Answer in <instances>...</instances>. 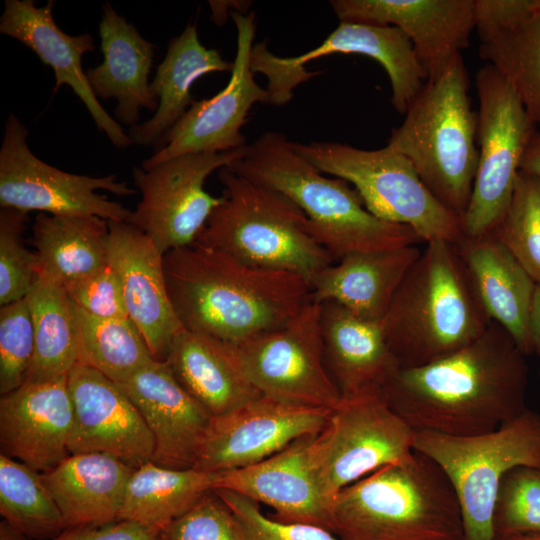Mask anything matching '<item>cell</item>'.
<instances>
[{
  "mask_svg": "<svg viewBox=\"0 0 540 540\" xmlns=\"http://www.w3.org/2000/svg\"><path fill=\"white\" fill-rule=\"evenodd\" d=\"M0 514L31 540H51L66 525L40 472L0 454Z\"/></svg>",
  "mask_w": 540,
  "mask_h": 540,
  "instance_id": "36",
  "label": "cell"
},
{
  "mask_svg": "<svg viewBox=\"0 0 540 540\" xmlns=\"http://www.w3.org/2000/svg\"><path fill=\"white\" fill-rule=\"evenodd\" d=\"M108 264L118 275L129 319L142 334L152 357L165 361L182 326L171 304L164 254L129 222L108 221Z\"/></svg>",
  "mask_w": 540,
  "mask_h": 540,
  "instance_id": "20",
  "label": "cell"
},
{
  "mask_svg": "<svg viewBox=\"0 0 540 540\" xmlns=\"http://www.w3.org/2000/svg\"><path fill=\"white\" fill-rule=\"evenodd\" d=\"M232 68L233 62L200 42L196 24H188L180 35L170 40L167 53L157 67L150 86L158 98V108L148 121L129 128L132 143L159 145L193 104L192 85L205 74L231 73Z\"/></svg>",
  "mask_w": 540,
  "mask_h": 540,
  "instance_id": "31",
  "label": "cell"
},
{
  "mask_svg": "<svg viewBox=\"0 0 540 540\" xmlns=\"http://www.w3.org/2000/svg\"><path fill=\"white\" fill-rule=\"evenodd\" d=\"M67 385L72 403L70 454L105 453L134 469L152 460L153 436L118 383L79 363Z\"/></svg>",
  "mask_w": 540,
  "mask_h": 540,
  "instance_id": "18",
  "label": "cell"
},
{
  "mask_svg": "<svg viewBox=\"0 0 540 540\" xmlns=\"http://www.w3.org/2000/svg\"><path fill=\"white\" fill-rule=\"evenodd\" d=\"M312 437L300 438L256 464L214 472L213 489L229 490L268 505L275 511L270 517L278 521L314 525L332 532L330 505L309 462Z\"/></svg>",
  "mask_w": 540,
  "mask_h": 540,
  "instance_id": "24",
  "label": "cell"
},
{
  "mask_svg": "<svg viewBox=\"0 0 540 540\" xmlns=\"http://www.w3.org/2000/svg\"><path fill=\"white\" fill-rule=\"evenodd\" d=\"M0 540H31L19 529L5 520L0 522Z\"/></svg>",
  "mask_w": 540,
  "mask_h": 540,
  "instance_id": "50",
  "label": "cell"
},
{
  "mask_svg": "<svg viewBox=\"0 0 540 540\" xmlns=\"http://www.w3.org/2000/svg\"><path fill=\"white\" fill-rule=\"evenodd\" d=\"M414 450L444 471L460 506L463 540H494L493 510L504 475L540 468V414L528 407L498 429L472 436L415 431Z\"/></svg>",
  "mask_w": 540,
  "mask_h": 540,
  "instance_id": "8",
  "label": "cell"
},
{
  "mask_svg": "<svg viewBox=\"0 0 540 540\" xmlns=\"http://www.w3.org/2000/svg\"><path fill=\"white\" fill-rule=\"evenodd\" d=\"M34 354V329L26 299L0 308V394L26 382Z\"/></svg>",
  "mask_w": 540,
  "mask_h": 540,
  "instance_id": "41",
  "label": "cell"
},
{
  "mask_svg": "<svg viewBox=\"0 0 540 540\" xmlns=\"http://www.w3.org/2000/svg\"><path fill=\"white\" fill-rule=\"evenodd\" d=\"M330 511L332 532L343 540H463L450 480L415 450L343 488Z\"/></svg>",
  "mask_w": 540,
  "mask_h": 540,
  "instance_id": "5",
  "label": "cell"
},
{
  "mask_svg": "<svg viewBox=\"0 0 540 540\" xmlns=\"http://www.w3.org/2000/svg\"><path fill=\"white\" fill-rule=\"evenodd\" d=\"M245 147L187 153L148 168L134 167L133 182L141 199L129 223L147 234L163 254L194 243L222 200L205 190L206 179L240 159Z\"/></svg>",
  "mask_w": 540,
  "mask_h": 540,
  "instance_id": "15",
  "label": "cell"
},
{
  "mask_svg": "<svg viewBox=\"0 0 540 540\" xmlns=\"http://www.w3.org/2000/svg\"><path fill=\"white\" fill-rule=\"evenodd\" d=\"M491 323L456 244L445 240L427 242L380 320L400 369L467 347Z\"/></svg>",
  "mask_w": 540,
  "mask_h": 540,
  "instance_id": "4",
  "label": "cell"
},
{
  "mask_svg": "<svg viewBox=\"0 0 540 540\" xmlns=\"http://www.w3.org/2000/svg\"><path fill=\"white\" fill-rule=\"evenodd\" d=\"M320 313L321 304L310 299L284 325L229 343L242 372L261 395L329 409L341 402L323 358Z\"/></svg>",
  "mask_w": 540,
  "mask_h": 540,
  "instance_id": "13",
  "label": "cell"
},
{
  "mask_svg": "<svg viewBox=\"0 0 540 540\" xmlns=\"http://www.w3.org/2000/svg\"><path fill=\"white\" fill-rule=\"evenodd\" d=\"M118 384L153 436L151 461L170 469L193 468L213 417L177 381L167 363L153 360Z\"/></svg>",
  "mask_w": 540,
  "mask_h": 540,
  "instance_id": "21",
  "label": "cell"
},
{
  "mask_svg": "<svg viewBox=\"0 0 540 540\" xmlns=\"http://www.w3.org/2000/svg\"><path fill=\"white\" fill-rule=\"evenodd\" d=\"M224 189L197 240L259 268L308 282L335 262L309 232L304 213L286 196L229 167L218 170Z\"/></svg>",
  "mask_w": 540,
  "mask_h": 540,
  "instance_id": "7",
  "label": "cell"
},
{
  "mask_svg": "<svg viewBox=\"0 0 540 540\" xmlns=\"http://www.w3.org/2000/svg\"><path fill=\"white\" fill-rule=\"evenodd\" d=\"M231 510L242 540H343L324 528L286 523L266 516L256 501L225 489H213Z\"/></svg>",
  "mask_w": 540,
  "mask_h": 540,
  "instance_id": "42",
  "label": "cell"
},
{
  "mask_svg": "<svg viewBox=\"0 0 540 540\" xmlns=\"http://www.w3.org/2000/svg\"><path fill=\"white\" fill-rule=\"evenodd\" d=\"M540 9V0H475L478 36L512 28Z\"/></svg>",
  "mask_w": 540,
  "mask_h": 540,
  "instance_id": "45",
  "label": "cell"
},
{
  "mask_svg": "<svg viewBox=\"0 0 540 540\" xmlns=\"http://www.w3.org/2000/svg\"><path fill=\"white\" fill-rule=\"evenodd\" d=\"M38 273L63 286L108 265V221L89 215L38 213L32 226Z\"/></svg>",
  "mask_w": 540,
  "mask_h": 540,
  "instance_id": "32",
  "label": "cell"
},
{
  "mask_svg": "<svg viewBox=\"0 0 540 540\" xmlns=\"http://www.w3.org/2000/svg\"><path fill=\"white\" fill-rule=\"evenodd\" d=\"M230 15L237 31L230 80L213 97L194 101L164 136L159 148L142 162V168L182 154L227 152L247 145L241 128L254 104H269V94L255 81L250 66L255 14L233 11Z\"/></svg>",
  "mask_w": 540,
  "mask_h": 540,
  "instance_id": "16",
  "label": "cell"
},
{
  "mask_svg": "<svg viewBox=\"0 0 540 540\" xmlns=\"http://www.w3.org/2000/svg\"><path fill=\"white\" fill-rule=\"evenodd\" d=\"M331 410L261 395L231 413L212 418L193 469L221 472L256 464L300 438L317 435Z\"/></svg>",
  "mask_w": 540,
  "mask_h": 540,
  "instance_id": "17",
  "label": "cell"
},
{
  "mask_svg": "<svg viewBox=\"0 0 540 540\" xmlns=\"http://www.w3.org/2000/svg\"><path fill=\"white\" fill-rule=\"evenodd\" d=\"M159 534L156 529L119 520L106 525L68 527L51 540H158Z\"/></svg>",
  "mask_w": 540,
  "mask_h": 540,
  "instance_id": "46",
  "label": "cell"
},
{
  "mask_svg": "<svg viewBox=\"0 0 540 540\" xmlns=\"http://www.w3.org/2000/svg\"><path fill=\"white\" fill-rule=\"evenodd\" d=\"M413 430L383 392L342 398L324 428L312 437L309 462L330 505L345 487L414 452Z\"/></svg>",
  "mask_w": 540,
  "mask_h": 540,
  "instance_id": "11",
  "label": "cell"
},
{
  "mask_svg": "<svg viewBox=\"0 0 540 540\" xmlns=\"http://www.w3.org/2000/svg\"><path fill=\"white\" fill-rule=\"evenodd\" d=\"M493 234L540 285V177L522 171L510 205Z\"/></svg>",
  "mask_w": 540,
  "mask_h": 540,
  "instance_id": "38",
  "label": "cell"
},
{
  "mask_svg": "<svg viewBox=\"0 0 540 540\" xmlns=\"http://www.w3.org/2000/svg\"><path fill=\"white\" fill-rule=\"evenodd\" d=\"M340 21L399 28L411 41L428 79L468 47L475 0H333Z\"/></svg>",
  "mask_w": 540,
  "mask_h": 540,
  "instance_id": "19",
  "label": "cell"
},
{
  "mask_svg": "<svg viewBox=\"0 0 540 540\" xmlns=\"http://www.w3.org/2000/svg\"><path fill=\"white\" fill-rule=\"evenodd\" d=\"M420 252L412 245L349 253L310 280V299L319 304L333 301L363 319L380 322Z\"/></svg>",
  "mask_w": 540,
  "mask_h": 540,
  "instance_id": "28",
  "label": "cell"
},
{
  "mask_svg": "<svg viewBox=\"0 0 540 540\" xmlns=\"http://www.w3.org/2000/svg\"><path fill=\"white\" fill-rule=\"evenodd\" d=\"M64 288L77 307L95 317L129 318L120 279L109 264L94 274L65 285Z\"/></svg>",
  "mask_w": 540,
  "mask_h": 540,
  "instance_id": "44",
  "label": "cell"
},
{
  "mask_svg": "<svg viewBox=\"0 0 540 540\" xmlns=\"http://www.w3.org/2000/svg\"><path fill=\"white\" fill-rule=\"evenodd\" d=\"M158 540H242L228 506L212 490L159 534Z\"/></svg>",
  "mask_w": 540,
  "mask_h": 540,
  "instance_id": "43",
  "label": "cell"
},
{
  "mask_svg": "<svg viewBox=\"0 0 540 540\" xmlns=\"http://www.w3.org/2000/svg\"><path fill=\"white\" fill-rule=\"evenodd\" d=\"M74 308L79 329L80 364L93 367L120 383L155 360L131 319L98 318L75 304Z\"/></svg>",
  "mask_w": 540,
  "mask_h": 540,
  "instance_id": "37",
  "label": "cell"
},
{
  "mask_svg": "<svg viewBox=\"0 0 540 540\" xmlns=\"http://www.w3.org/2000/svg\"><path fill=\"white\" fill-rule=\"evenodd\" d=\"M25 299L34 329V354L26 382L68 377L80 363V349L75 308L66 289L38 273Z\"/></svg>",
  "mask_w": 540,
  "mask_h": 540,
  "instance_id": "33",
  "label": "cell"
},
{
  "mask_svg": "<svg viewBox=\"0 0 540 540\" xmlns=\"http://www.w3.org/2000/svg\"><path fill=\"white\" fill-rule=\"evenodd\" d=\"M228 167L290 199L306 216L309 232L335 261L353 252L422 241L410 227L372 214L350 183L325 176L281 132L263 133Z\"/></svg>",
  "mask_w": 540,
  "mask_h": 540,
  "instance_id": "3",
  "label": "cell"
},
{
  "mask_svg": "<svg viewBox=\"0 0 540 540\" xmlns=\"http://www.w3.org/2000/svg\"><path fill=\"white\" fill-rule=\"evenodd\" d=\"M480 57L510 84L540 125V9L520 24L479 36Z\"/></svg>",
  "mask_w": 540,
  "mask_h": 540,
  "instance_id": "35",
  "label": "cell"
},
{
  "mask_svg": "<svg viewBox=\"0 0 540 540\" xmlns=\"http://www.w3.org/2000/svg\"><path fill=\"white\" fill-rule=\"evenodd\" d=\"M133 471L114 456L90 452L70 454L41 475L68 528L119 521Z\"/></svg>",
  "mask_w": 540,
  "mask_h": 540,
  "instance_id": "29",
  "label": "cell"
},
{
  "mask_svg": "<svg viewBox=\"0 0 540 540\" xmlns=\"http://www.w3.org/2000/svg\"><path fill=\"white\" fill-rule=\"evenodd\" d=\"M54 1L37 7L32 0H6L0 18V32L31 49L50 66L55 76L54 93L67 85L85 104L97 128L103 131L117 148L132 143L122 126L102 107L92 91L82 57L95 50L94 39L88 34L69 35L63 32L53 17Z\"/></svg>",
  "mask_w": 540,
  "mask_h": 540,
  "instance_id": "23",
  "label": "cell"
},
{
  "mask_svg": "<svg viewBox=\"0 0 540 540\" xmlns=\"http://www.w3.org/2000/svg\"><path fill=\"white\" fill-rule=\"evenodd\" d=\"M494 540H540V533L519 534V535L495 538Z\"/></svg>",
  "mask_w": 540,
  "mask_h": 540,
  "instance_id": "51",
  "label": "cell"
},
{
  "mask_svg": "<svg viewBox=\"0 0 540 540\" xmlns=\"http://www.w3.org/2000/svg\"><path fill=\"white\" fill-rule=\"evenodd\" d=\"M331 54H360L377 61L391 84V103L405 114L428 76L420 64L409 38L397 27L340 21L315 48L294 57H280L269 51L265 42L255 43L250 54L254 74L267 78L269 104L284 105L293 98L294 89L319 74L306 64Z\"/></svg>",
  "mask_w": 540,
  "mask_h": 540,
  "instance_id": "14",
  "label": "cell"
},
{
  "mask_svg": "<svg viewBox=\"0 0 540 540\" xmlns=\"http://www.w3.org/2000/svg\"><path fill=\"white\" fill-rule=\"evenodd\" d=\"M165 362L212 417L261 396L242 372L229 343L182 329L173 338Z\"/></svg>",
  "mask_w": 540,
  "mask_h": 540,
  "instance_id": "30",
  "label": "cell"
},
{
  "mask_svg": "<svg viewBox=\"0 0 540 540\" xmlns=\"http://www.w3.org/2000/svg\"><path fill=\"white\" fill-rule=\"evenodd\" d=\"M28 213L2 208L0 212V305L27 296L38 274L39 260L24 241Z\"/></svg>",
  "mask_w": 540,
  "mask_h": 540,
  "instance_id": "40",
  "label": "cell"
},
{
  "mask_svg": "<svg viewBox=\"0 0 540 540\" xmlns=\"http://www.w3.org/2000/svg\"><path fill=\"white\" fill-rule=\"evenodd\" d=\"M103 62L86 71L97 98L117 100L115 117L128 126L137 124L142 109L155 111L158 98L148 81L156 46L121 17L110 5L103 6L99 24Z\"/></svg>",
  "mask_w": 540,
  "mask_h": 540,
  "instance_id": "26",
  "label": "cell"
},
{
  "mask_svg": "<svg viewBox=\"0 0 540 540\" xmlns=\"http://www.w3.org/2000/svg\"><path fill=\"white\" fill-rule=\"evenodd\" d=\"M72 403L67 377L26 382L0 399L1 453L44 473L69 453Z\"/></svg>",
  "mask_w": 540,
  "mask_h": 540,
  "instance_id": "22",
  "label": "cell"
},
{
  "mask_svg": "<svg viewBox=\"0 0 540 540\" xmlns=\"http://www.w3.org/2000/svg\"><path fill=\"white\" fill-rule=\"evenodd\" d=\"M295 150L324 174L346 180L378 218L410 227L422 241L458 243L461 218L444 207L426 188L411 162L385 146L364 150L351 145L293 142Z\"/></svg>",
  "mask_w": 540,
  "mask_h": 540,
  "instance_id": "9",
  "label": "cell"
},
{
  "mask_svg": "<svg viewBox=\"0 0 540 540\" xmlns=\"http://www.w3.org/2000/svg\"><path fill=\"white\" fill-rule=\"evenodd\" d=\"M531 354L540 358V285L536 286L529 319Z\"/></svg>",
  "mask_w": 540,
  "mask_h": 540,
  "instance_id": "48",
  "label": "cell"
},
{
  "mask_svg": "<svg viewBox=\"0 0 540 540\" xmlns=\"http://www.w3.org/2000/svg\"><path fill=\"white\" fill-rule=\"evenodd\" d=\"M456 246L487 316L530 355L535 281L493 233L475 239L462 237Z\"/></svg>",
  "mask_w": 540,
  "mask_h": 540,
  "instance_id": "27",
  "label": "cell"
},
{
  "mask_svg": "<svg viewBox=\"0 0 540 540\" xmlns=\"http://www.w3.org/2000/svg\"><path fill=\"white\" fill-rule=\"evenodd\" d=\"M27 137L24 124L10 114L0 147L1 208L129 222L132 211L96 192L106 190L117 196L136 194L127 182L118 181L115 174L91 177L59 170L31 152Z\"/></svg>",
  "mask_w": 540,
  "mask_h": 540,
  "instance_id": "12",
  "label": "cell"
},
{
  "mask_svg": "<svg viewBox=\"0 0 540 540\" xmlns=\"http://www.w3.org/2000/svg\"><path fill=\"white\" fill-rule=\"evenodd\" d=\"M320 333L325 366L342 398L381 393L400 369L380 322L336 302L321 304Z\"/></svg>",
  "mask_w": 540,
  "mask_h": 540,
  "instance_id": "25",
  "label": "cell"
},
{
  "mask_svg": "<svg viewBox=\"0 0 540 540\" xmlns=\"http://www.w3.org/2000/svg\"><path fill=\"white\" fill-rule=\"evenodd\" d=\"M520 171L540 177V132L536 131L523 154Z\"/></svg>",
  "mask_w": 540,
  "mask_h": 540,
  "instance_id": "47",
  "label": "cell"
},
{
  "mask_svg": "<svg viewBox=\"0 0 540 540\" xmlns=\"http://www.w3.org/2000/svg\"><path fill=\"white\" fill-rule=\"evenodd\" d=\"M214 478V472L145 463L128 481L119 520L161 532L213 490Z\"/></svg>",
  "mask_w": 540,
  "mask_h": 540,
  "instance_id": "34",
  "label": "cell"
},
{
  "mask_svg": "<svg viewBox=\"0 0 540 540\" xmlns=\"http://www.w3.org/2000/svg\"><path fill=\"white\" fill-rule=\"evenodd\" d=\"M526 357L492 321L467 347L423 366L399 369L383 394L415 431L451 436L491 432L527 408Z\"/></svg>",
  "mask_w": 540,
  "mask_h": 540,
  "instance_id": "1",
  "label": "cell"
},
{
  "mask_svg": "<svg viewBox=\"0 0 540 540\" xmlns=\"http://www.w3.org/2000/svg\"><path fill=\"white\" fill-rule=\"evenodd\" d=\"M539 377H540V371H539Z\"/></svg>",
  "mask_w": 540,
  "mask_h": 540,
  "instance_id": "52",
  "label": "cell"
},
{
  "mask_svg": "<svg viewBox=\"0 0 540 540\" xmlns=\"http://www.w3.org/2000/svg\"><path fill=\"white\" fill-rule=\"evenodd\" d=\"M479 100V162L471 199L461 218L464 238L495 231L513 196L525 149L537 131L513 88L490 64L475 76Z\"/></svg>",
  "mask_w": 540,
  "mask_h": 540,
  "instance_id": "10",
  "label": "cell"
},
{
  "mask_svg": "<svg viewBox=\"0 0 540 540\" xmlns=\"http://www.w3.org/2000/svg\"><path fill=\"white\" fill-rule=\"evenodd\" d=\"M494 539L540 533V468L518 466L501 480L495 500Z\"/></svg>",
  "mask_w": 540,
  "mask_h": 540,
  "instance_id": "39",
  "label": "cell"
},
{
  "mask_svg": "<svg viewBox=\"0 0 540 540\" xmlns=\"http://www.w3.org/2000/svg\"><path fill=\"white\" fill-rule=\"evenodd\" d=\"M468 87L458 54L424 83L387 141L411 162L430 193L460 218L468 208L479 162L477 113Z\"/></svg>",
  "mask_w": 540,
  "mask_h": 540,
  "instance_id": "6",
  "label": "cell"
},
{
  "mask_svg": "<svg viewBox=\"0 0 540 540\" xmlns=\"http://www.w3.org/2000/svg\"><path fill=\"white\" fill-rule=\"evenodd\" d=\"M168 295L183 329L237 344L278 328L310 301V284L248 265L199 242L163 257Z\"/></svg>",
  "mask_w": 540,
  "mask_h": 540,
  "instance_id": "2",
  "label": "cell"
},
{
  "mask_svg": "<svg viewBox=\"0 0 540 540\" xmlns=\"http://www.w3.org/2000/svg\"><path fill=\"white\" fill-rule=\"evenodd\" d=\"M212 11V21L218 25H222L227 20L228 14L233 11L247 14V10L251 5L250 1H209Z\"/></svg>",
  "mask_w": 540,
  "mask_h": 540,
  "instance_id": "49",
  "label": "cell"
}]
</instances>
